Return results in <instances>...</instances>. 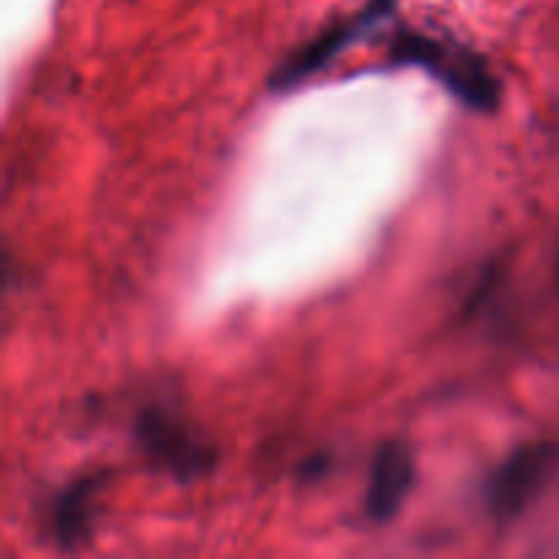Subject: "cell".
<instances>
[{
	"instance_id": "obj_2",
	"label": "cell",
	"mask_w": 559,
	"mask_h": 559,
	"mask_svg": "<svg viewBox=\"0 0 559 559\" xmlns=\"http://www.w3.org/2000/svg\"><path fill=\"white\" fill-rule=\"evenodd\" d=\"M136 442L147 462L178 480H197L216 467V448L178 413L145 407L134 424Z\"/></svg>"
},
{
	"instance_id": "obj_3",
	"label": "cell",
	"mask_w": 559,
	"mask_h": 559,
	"mask_svg": "<svg viewBox=\"0 0 559 559\" xmlns=\"http://www.w3.org/2000/svg\"><path fill=\"white\" fill-rule=\"evenodd\" d=\"M559 469V442L538 440L516 448L486 480V508L500 524L516 522L538 500Z\"/></svg>"
},
{
	"instance_id": "obj_6",
	"label": "cell",
	"mask_w": 559,
	"mask_h": 559,
	"mask_svg": "<svg viewBox=\"0 0 559 559\" xmlns=\"http://www.w3.org/2000/svg\"><path fill=\"white\" fill-rule=\"evenodd\" d=\"M98 491H102L98 475H85L60 491L52 506V530L60 546L74 549L82 540H87L91 524L96 519Z\"/></svg>"
},
{
	"instance_id": "obj_1",
	"label": "cell",
	"mask_w": 559,
	"mask_h": 559,
	"mask_svg": "<svg viewBox=\"0 0 559 559\" xmlns=\"http://www.w3.org/2000/svg\"><path fill=\"white\" fill-rule=\"evenodd\" d=\"M388 58L396 66H415L426 71L456 102L475 112H495L500 107V80L484 55L467 44L420 31H399L388 47Z\"/></svg>"
},
{
	"instance_id": "obj_7",
	"label": "cell",
	"mask_w": 559,
	"mask_h": 559,
	"mask_svg": "<svg viewBox=\"0 0 559 559\" xmlns=\"http://www.w3.org/2000/svg\"><path fill=\"white\" fill-rule=\"evenodd\" d=\"M557 278H559V262H557Z\"/></svg>"
},
{
	"instance_id": "obj_4",
	"label": "cell",
	"mask_w": 559,
	"mask_h": 559,
	"mask_svg": "<svg viewBox=\"0 0 559 559\" xmlns=\"http://www.w3.org/2000/svg\"><path fill=\"white\" fill-rule=\"evenodd\" d=\"M393 9V0H371L364 11L353 14L349 20L336 22V25L328 27L325 33L314 38V41L304 44L298 52L289 55L287 60H282L276 71L271 74V87L273 91H289L295 85H304L309 76L320 74L328 63L338 58L344 49L353 47L355 41H360V36L374 31Z\"/></svg>"
},
{
	"instance_id": "obj_5",
	"label": "cell",
	"mask_w": 559,
	"mask_h": 559,
	"mask_svg": "<svg viewBox=\"0 0 559 559\" xmlns=\"http://www.w3.org/2000/svg\"><path fill=\"white\" fill-rule=\"evenodd\" d=\"M415 484V459L409 445L391 440L382 442L374 453L366 491V513L371 522L385 524L399 516Z\"/></svg>"
}]
</instances>
